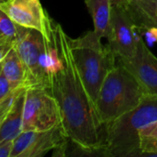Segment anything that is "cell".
<instances>
[{
  "label": "cell",
  "mask_w": 157,
  "mask_h": 157,
  "mask_svg": "<svg viewBox=\"0 0 157 157\" xmlns=\"http://www.w3.org/2000/svg\"><path fill=\"white\" fill-rule=\"evenodd\" d=\"M55 34L63 65L51 76L50 92L58 103L63 126L78 155L102 156L104 126L75 64L69 36L59 23Z\"/></svg>",
  "instance_id": "1"
},
{
  "label": "cell",
  "mask_w": 157,
  "mask_h": 157,
  "mask_svg": "<svg viewBox=\"0 0 157 157\" xmlns=\"http://www.w3.org/2000/svg\"><path fill=\"white\" fill-rule=\"evenodd\" d=\"M157 120V96L147 95L132 110L104 126L102 156L138 157L140 131Z\"/></svg>",
  "instance_id": "2"
},
{
  "label": "cell",
  "mask_w": 157,
  "mask_h": 157,
  "mask_svg": "<svg viewBox=\"0 0 157 157\" xmlns=\"http://www.w3.org/2000/svg\"><path fill=\"white\" fill-rule=\"evenodd\" d=\"M147 95L138 79L117 61L107 75L95 103L101 124L106 126L132 110Z\"/></svg>",
  "instance_id": "3"
},
{
  "label": "cell",
  "mask_w": 157,
  "mask_h": 157,
  "mask_svg": "<svg viewBox=\"0 0 157 157\" xmlns=\"http://www.w3.org/2000/svg\"><path fill=\"white\" fill-rule=\"evenodd\" d=\"M101 40L94 30L76 39L69 37L75 64L94 104L107 75L117 64V56Z\"/></svg>",
  "instance_id": "4"
},
{
  "label": "cell",
  "mask_w": 157,
  "mask_h": 157,
  "mask_svg": "<svg viewBox=\"0 0 157 157\" xmlns=\"http://www.w3.org/2000/svg\"><path fill=\"white\" fill-rule=\"evenodd\" d=\"M28 74V88L50 89L51 78L47 66L46 41L38 30L19 26V35L14 45Z\"/></svg>",
  "instance_id": "5"
},
{
  "label": "cell",
  "mask_w": 157,
  "mask_h": 157,
  "mask_svg": "<svg viewBox=\"0 0 157 157\" xmlns=\"http://www.w3.org/2000/svg\"><path fill=\"white\" fill-rule=\"evenodd\" d=\"M70 142L63 123L45 131L22 132L14 140L11 157H43L53 151V156H66Z\"/></svg>",
  "instance_id": "6"
},
{
  "label": "cell",
  "mask_w": 157,
  "mask_h": 157,
  "mask_svg": "<svg viewBox=\"0 0 157 157\" xmlns=\"http://www.w3.org/2000/svg\"><path fill=\"white\" fill-rule=\"evenodd\" d=\"M60 123H62L60 109L50 89L27 88L23 113V132L45 131Z\"/></svg>",
  "instance_id": "7"
},
{
  "label": "cell",
  "mask_w": 157,
  "mask_h": 157,
  "mask_svg": "<svg viewBox=\"0 0 157 157\" xmlns=\"http://www.w3.org/2000/svg\"><path fill=\"white\" fill-rule=\"evenodd\" d=\"M0 10L16 24L40 31L45 40L55 33V22L50 17L40 0H0Z\"/></svg>",
  "instance_id": "8"
},
{
  "label": "cell",
  "mask_w": 157,
  "mask_h": 157,
  "mask_svg": "<svg viewBox=\"0 0 157 157\" xmlns=\"http://www.w3.org/2000/svg\"><path fill=\"white\" fill-rule=\"evenodd\" d=\"M126 10L120 5L113 6L108 44L117 57L131 58L137 50L139 34Z\"/></svg>",
  "instance_id": "9"
},
{
  "label": "cell",
  "mask_w": 157,
  "mask_h": 157,
  "mask_svg": "<svg viewBox=\"0 0 157 157\" xmlns=\"http://www.w3.org/2000/svg\"><path fill=\"white\" fill-rule=\"evenodd\" d=\"M117 61L138 79L148 95L157 96V57L151 52L142 36L138 39L134 56L117 57Z\"/></svg>",
  "instance_id": "10"
},
{
  "label": "cell",
  "mask_w": 157,
  "mask_h": 157,
  "mask_svg": "<svg viewBox=\"0 0 157 157\" xmlns=\"http://www.w3.org/2000/svg\"><path fill=\"white\" fill-rule=\"evenodd\" d=\"M121 6L137 30L157 27V0H124Z\"/></svg>",
  "instance_id": "11"
},
{
  "label": "cell",
  "mask_w": 157,
  "mask_h": 157,
  "mask_svg": "<svg viewBox=\"0 0 157 157\" xmlns=\"http://www.w3.org/2000/svg\"><path fill=\"white\" fill-rule=\"evenodd\" d=\"M26 89L17 98L10 110L0 119V142L15 140L23 132L22 124Z\"/></svg>",
  "instance_id": "12"
},
{
  "label": "cell",
  "mask_w": 157,
  "mask_h": 157,
  "mask_svg": "<svg viewBox=\"0 0 157 157\" xmlns=\"http://www.w3.org/2000/svg\"><path fill=\"white\" fill-rule=\"evenodd\" d=\"M92 17L94 31L100 38L107 39L112 14V0H84Z\"/></svg>",
  "instance_id": "13"
},
{
  "label": "cell",
  "mask_w": 157,
  "mask_h": 157,
  "mask_svg": "<svg viewBox=\"0 0 157 157\" xmlns=\"http://www.w3.org/2000/svg\"><path fill=\"white\" fill-rule=\"evenodd\" d=\"M0 73L3 74L15 86L28 88L27 69L18 52L14 47L0 59Z\"/></svg>",
  "instance_id": "14"
},
{
  "label": "cell",
  "mask_w": 157,
  "mask_h": 157,
  "mask_svg": "<svg viewBox=\"0 0 157 157\" xmlns=\"http://www.w3.org/2000/svg\"><path fill=\"white\" fill-rule=\"evenodd\" d=\"M19 35V25L0 10V59L12 49Z\"/></svg>",
  "instance_id": "15"
},
{
  "label": "cell",
  "mask_w": 157,
  "mask_h": 157,
  "mask_svg": "<svg viewBox=\"0 0 157 157\" xmlns=\"http://www.w3.org/2000/svg\"><path fill=\"white\" fill-rule=\"evenodd\" d=\"M140 154L138 157H155L157 154V120L150 122L139 132Z\"/></svg>",
  "instance_id": "16"
},
{
  "label": "cell",
  "mask_w": 157,
  "mask_h": 157,
  "mask_svg": "<svg viewBox=\"0 0 157 157\" xmlns=\"http://www.w3.org/2000/svg\"><path fill=\"white\" fill-rule=\"evenodd\" d=\"M17 88L18 87L15 86L3 74L0 73V99L9 95Z\"/></svg>",
  "instance_id": "17"
},
{
  "label": "cell",
  "mask_w": 157,
  "mask_h": 157,
  "mask_svg": "<svg viewBox=\"0 0 157 157\" xmlns=\"http://www.w3.org/2000/svg\"><path fill=\"white\" fill-rule=\"evenodd\" d=\"M14 148V140L0 142V157H11Z\"/></svg>",
  "instance_id": "18"
},
{
  "label": "cell",
  "mask_w": 157,
  "mask_h": 157,
  "mask_svg": "<svg viewBox=\"0 0 157 157\" xmlns=\"http://www.w3.org/2000/svg\"><path fill=\"white\" fill-rule=\"evenodd\" d=\"M142 34L144 36L146 42L149 46L157 43V27H153L142 31Z\"/></svg>",
  "instance_id": "19"
},
{
  "label": "cell",
  "mask_w": 157,
  "mask_h": 157,
  "mask_svg": "<svg viewBox=\"0 0 157 157\" xmlns=\"http://www.w3.org/2000/svg\"><path fill=\"white\" fill-rule=\"evenodd\" d=\"M124 0H112V4L113 6H116V5H121Z\"/></svg>",
  "instance_id": "20"
}]
</instances>
